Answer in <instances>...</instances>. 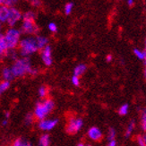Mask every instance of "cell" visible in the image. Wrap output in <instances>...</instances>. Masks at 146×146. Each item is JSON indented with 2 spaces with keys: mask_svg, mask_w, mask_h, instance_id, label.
I'll return each instance as SVG.
<instances>
[{
  "mask_svg": "<svg viewBox=\"0 0 146 146\" xmlns=\"http://www.w3.org/2000/svg\"><path fill=\"white\" fill-rule=\"evenodd\" d=\"M54 108H55V103L52 100L49 99L43 100L42 101H39L36 104L33 115L37 119H39L40 121V120H43L47 117L48 114L54 110Z\"/></svg>",
  "mask_w": 146,
  "mask_h": 146,
  "instance_id": "6da1fadb",
  "label": "cell"
},
{
  "mask_svg": "<svg viewBox=\"0 0 146 146\" xmlns=\"http://www.w3.org/2000/svg\"><path fill=\"white\" fill-rule=\"evenodd\" d=\"M11 69L14 73L15 77H21V76H23L27 74H30L33 66H31L30 59L28 58H22L15 61Z\"/></svg>",
  "mask_w": 146,
  "mask_h": 146,
  "instance_id": "7a4b0ae2",
  "label": "cell"
},
{
  "mask_svg": "<svg viewBox=\"0 0 146 146\" xmlns=\"http://www.w3.org/2000/svg\"><path fill=\"white\" fill-rule=\"evenodd\" d=\"M19 48H20V53L23 56V58H28L30 55L39 50L36 42V38L27 37L21 40L20 43H19Z\"/></svg>",
  "mask_w": 146,
  "mask_h": 146,
  "instance_id": "3957f363",
  "label": "cell"
},
{
  "mask_svg": "<svg viewBox=\"0 0 146 146\" xmlns=\"http://www.w3.org/2000/svg\"><path fill=\"white\" fill-rule=\"evenodd\" d=\"M5 42L7 44L8 49H15L20 43L21 31L15 28H10L4 34Z\"/></svg>",
  "mask_w": 146,
  "mask_h": 146,
  "instance_id": "277c9868",
  "label": "cell"
},
{
  "mask_svg": "<svg viewBox=\"0 0 146 146\" xmlns=\"http://www.w3.org/2000/svg\"><path fill=\"white\" fill-rule=\"evenodd\" d=\"M82 125H84V120H82V118L71 117L68 118V121L66 126V131L69 135H75L81 130Z\"/></svg>",
  "mask_w": 146,
  "mask_h": 146,
  "instance_id": "5b68a950",
  "label": "cell"
},
{
  "mask_svg": "<svg viewBox=\"0 0 146 146\" xmlns=\"http://www.w3.org/2000/svg\"><path fill=\"white\" fill-rule=\"evenodd\" d=\"M23 19V15L21 14V12L15 7H10L9 8V15L7 19V23L9 26L14 27L15 25Z\"/></svg>",
  "mask_w": 146,
  "mask_h": 146,
  "instance_id": "8992f818",
  "label": "cell"
},
{
  "mask_svg": "<svg viewBox=\"0 0 146 146\" xmlns=\"http://www.w3.org/2000/svg\"><path fill=\"white\" fill-rule=\"evenodd\" d=\"M21 31L26 34H37L39 31V27L34 21H23Z\"/></svg>",
  "mask_w": 146,
  "mask_h": 146,
  "instance_id": "52a82bcc",
  "label": "cell"
},
{
  "mask_svg": "<svg viewBox=\"0 0 146 146\" xmlns=\"http://www.w3.org/2000/svg\"><path fill=\"white\" fill-rule=\"evenodd\" d=\"M58 124V118H53V119L45 118L43 120H40L39 122V128L42 131H50L53 128H55Z\"/></svg>",
  "mask_w": 146,
  "mask_h": 146,
  "instance_id": "ba28073f",
  "label": "cell"
},
{
  "mask_svg": "<svg viewBox=\"0 0 146 146\" xmlns=\"http://www.w3.org/2000/svg\"><path fill=\"white\" fill-rule=\"evenodd\" d=\"M41 60L43 62V64L46 66H50L53 63L52 59V50L50 46H46L43 49H41Z\"/></svg>",
  "mask_w": 146,
  "mask_h": 146,
  "instance_id": "9c48e42d",
  "label": "cell"
},
{
  "mask_svg": "<svg viewBox=\"0 0 146 146\" xmlns=\"http://www.w3.org/2000/svg\"><path fill=\"white\" fill-rule=\"evenodd\" d=\"M88 137L91 139L92 141L94 142H99L102 138V132L100 131V128H98L97 126H92V127L88 130Z\"/></svg>",
  "mask_w": 146,
  "mask_h": 146,
  "instance_id": "30bf717a",
  "label": "cell"
},
{
  "mask_svg": "<svg viewBox=\"0 0 146 146\" xmlns=\"http://www.w3.org/2000/svg\"><path fill=\"white\" fill-rule=\"evenodd\" d=\"M9 15V7L5 5L0 6V23H7Z\"/></svg>",
  "mask_w": 146,
  "mask_h": 146,
  "instance_id": "8fae6325",
  "label": "cell"
},
{
  "mask_svg": "<svg viewBox=\"0 0 146 146\" xmlns=\"http://www.w3.org/2000/svg\"><path fill=\"white\" fill-rule=\"evenodd\" d=\"M36 38V42H37V46L39 49H43L46 46H48V40L46 37L44 36H37Z\"/></svg>",
  "mask_w": 146,
  "mask_h": 146,
  "instance_id": "7c38bea8",
  "label": "cell"
},
{
  "mask_svg": "<svg viewBox=\"0 0 146 146\" xmlns=\"http://www.w3.org/2000/svg\"><path fill=\"white\" fill-rule=\"evenodd\" d=\"M3 78H4V81H8V82H11L12 80H14L15 77L14 75V73H13L12 69L11 68H5L3 70Z\"/></svg>",
  "mask_w": 146,
  "mask_h": 146,
  "instance_id": "4fadbf2b",
  "label": "cell"
},
{
  "mask_svg": "<svg viewBox=\"0 0 146 146\" xmlns=\"http://www.w3.org/2000/svg\"><path fill=\"white\" fill-rule=\"evenodd\" d=\"M7 51H8L7 44H6V42H5L4 35L1 34L0 35V56L6 55Z\"/></svg>",
  "mask_w": 146,
  "mask_h": 146,
  "instance_id": "5bb4252c",
  "label": "cell"
},
{
  "mask_svg": "<svg viewBox=\"0 0 146 146\" xmlns=\"http://www.w3.org/2000/svg\"><path fill=\"white\" fill-rule=\"evenodd\" d=\"M86 69H87V66L84 64L77 65L74 69V75H76V76H78V77H80V76H82L85 73Z\"/></svg>",
  "mask_w": 146,
  "mask_h": 146,
  "instance_id": "9a60e30c",
  "label": "cell"
},
{
  "mask_svg": "<svg viewBox=\"0 0 146 146\" xmlns=\"http://www.w3.org/2000/svg\"><path fill=\"white\" fill-rule=\"evenodd\" d=\"M49 144H50V137H49V135H47V134L42 135L39 139L38 146H49Z\"/></svg>",
  "mask_w": 146,
  "mask_h": 146,
  "instance_id": "2e32d148",
  "label": "cell"
},
{
  "mask_svg": "<svg viewBox=\"0 0 146 146\" xmlns=\"http://www.w3.org/2000/svg\"><path fill=\"white\" fill-rule=\"evenodd\" d=\"M36 15L33 11H28L23 15V21H34L35 22Z\"/></svg>",
  "mask_w": 146,
  "mask_h": 146,
  "instance_id": "e0dca14e",
  "label": "cell"
},
{
  "mask_svg": "<svg viewBox=\"0 0 146 146\" xmlns=\"http://www.w3.org/2000/svg\"><path fill=\"white\" fill-rule=\"evenodd\" d=\"M12 146H33V144H31L30 142L24 140V139L18 138L14 143H13Z\"/></svg>",
  "mask_w": 146,
  "mask_h": 146,
  "instance_id": "ac0fdd59",
  "label": "cell"
},
{
  "mask_svg": "<svg viewBox=\"0 0 146 146\" xmlns=\"http://www.w3.org/2000/svg\"><path fill=\"white\" fill-rule=\"evenodd\" d=\"M135 121H131L128 124V125L126 126V129H125V136L126 138H128V137L131 136L133 131H134V129H135Z\"/></svg>",
  "mask_w": 146,
  "mask_h": 146,
  "instance_id": "d6986e66",
  "label": "cell"
},
{
  "mask_svg": "<svg viewBox=\"0 0 146 146\" xmlns=\"http://www.w3.org/2000/svg\"><path fill=\"white\" fill-rule=\"evenodd\" d=\"M134 54L135 55V56L138 59L144 61L145 56H146V51H143V50H140V49H138V48H135L134 49Z\"/></svg>",
  "mask_w": 146,
  "mask_h": 146,
  "instance_id": "ffe728a7",
  "label": "cell"
},
{
  "mask_svg": "<svg viewBox=\"0 0 146 146\" xmlns=\"http://www.w3.org/2000/svg\"><path fill=\"white\" fill-rule=\"evenodd\" d=\"M128 111H129V105L128 104H123L122 106H120V108L118 109V114L120 116L127 115Z\"/></svg>",
  "mask_w": 146,
  "mask_h": 146,
  "instance_id": "44dd1931",
  "label": "cell"
},
{
  "mask_svg": "<svg viewBox=\"0 0 146 146\" xmlns=\"http://www.w3.org/2000/svg\"><path fill=\"white\" fill-rule=\"evenodd\" d=\"M141 128L143 132H146V110H143L141 113Z\"/></svg>",
  "mask_w": 146,
  "mask_h": 146,
  "instance_id": "7402d4cb",
  "label": "cell"
},
{
  "mask_svg": "<svg viewBox=\"0 0 146 146\" xmlns=\"http://www.w3.org/2000/svg\"><path fill=\"white\" fill-rule=\"evenodd\" d=\"M48 90L46 86H40L39 88V91H38V93H39V96L42 99H44L45 97H47L48 95Z\"/></svg>",
  "mask_w": 146,
  "mask_h": 146,
  "instance_id": "603a6c76",
  "label": "cell"
},
{
  "mask_svg": "<svg viewBox=\"0 0 146 146\" xmlns=\"http://www.w3.org/2000/svg\"><path fill=\"white\" fill-rule=\"evenodd\" d=\"M116 135H117L116 130L114 129L113 127H110V128H109V131H108V135H107L108 140H109V141H111V140H115Z\"/></svg>",
  "mask_w": 146,
  "mask_h": 146,
  "instance_id": "cb8c5ba5",
  "label": "cell"
},
{
  "mask_svg": "<svg viewBox=\"0 0 146 146\" xmlns=\"http://www.w3.org/2000/svg\"><path fill=\"white\" fill-rule=\"evenodd\" d=\"M136 142L138 146H146V135H138L136 137Z\"/></svg>",
  "mask_w": 146,
  "mask_h": 146,
  "instance_id": "d4e9b609",
  "label": "cell"
},
{
  "mask_svg": "<svg viewBox=\"0 0 146 146\" xmlns=\"http://www.w3.org/2000/svg\"><path fill=\"white\" fill-rule=\"evenodd\" d=\"M10 87V82L8 81H3L1 84H0V92H4L6 90H8Z\"/></svg>",
  "mask_w": 146,
  "mask_h": 146,
  "instance_id": "484cf974",
  "label": "cell"
},
{
  "mask_svg": "<svg viewBox=\"0 0 146 146\" xmlns=\"http://www.w3.org/2000/svg\"><path fill=\"white\" fill-rule=\"evenodd\" d=\"M34 115L33 114H31V113H29L28 115L26 116V117H25V124L26 125H31V124H33V120H34Z\"/></svg>",
  "mask_w": 146,
  "mask_h": 146,
  "instance_id": "4316f807",
  "label": "cell"
},
{
  "mask_svg": "<svg viewBox=\"0 0 146 146\" xmlns=\"http://www.w3.org/2000/svg\"><path fill=\"white\" fill-rule=\"evenodd\" d=\"M73 3H67L65 6V14L66 15H70L71 14V12H72V9H73Z\"/></svg>",
  "mask_w": 146,
  "mask_h": 146,
  "instance_id": "83f0119b",
  "label": "cell"
},
{
  "mask_svg": "<svg viewBox=\"0 0 146 146\" xmlns=\"http://www.w3.org/2000/svg\"><path fill=\"white\" fill-rule=\"evenodd\" d=\"M16 2V0H3V5L7 6V7H14V4Z\"/></svg>",
  "mask_w": 146,
  "mask_h": 146,
  "instance_id": "f1b7e54d",
  "label": "cell"
},
{
  "mask_svg": "<svg viewBox=\"0 0 146 146\" xmlns=\"http://www.w3.org/2000/svg\"><path fill=\"white\" fill-rule=\"evenodd\" d=\"M48 28L51 33H56L58 31V26H56L55 23H49L48 25Z\"/></svg>",
  "mask_w": 146,
  "mask_h": 146,
  "instance_id": "f546056e",
  "label": "cell"
},
{
  "mask_svg": "<svg viewBox=\"0 0 146 146\" xmlns=\"http://www.w3.org/2000/svg\"><path fill=\"white\" fill-rule=\"evenodd\" d=\"M72 84L76 86V87H78L80 85V77H78V76H76V75H73L72 76Z\"/></svg>",
  "mask_w": 146,
  "mask_h": 146,
  "instance_id": "4dcf8cb0",
  "label": "cell"
},
{
  "mask_svg": "<svg viewBox=\"0 0 146 146\" xmlns=\"http://www.w3.org/2000/svg\"><path fill=\"white\" fill-rule=\"evenodd\" d=\"M107 146H117V141H116V140L109 141V143H108Z\"/></svg>",
  "mask_w": 146,
  "mask_h": 146,
  "instance_id": "1f68e13d",
  "label": "cell"
},
{
  "mask_svg": "<svg viewBox=\"0 0 146 146\" xmlns=\"http://www.w3.org/2000/svg\"><path fill=\"white\" fill-rule=\"evenodd\" d=\"M106 60H107L108 62H110V61L112 60V56H111V55H108V56H107V58H106Z\"/></svg>",
  "mask_w": 146,
  "mask_h": 146,
  "instance_id": "d6a6232c",
  "label": "cell"
},
{
  "mask_svg": "<svg viewBox=\"0 0 146 146\" xmlns=\"http://www.w3.org/2000/svg\"><path fill=\"white\" fill-rule=\"evenodd\" d=\"M127 4L129 6H133L134 5V0H127Z\"/></svg>",
  "mask_w": 146,
  "mask_h": 146,
  "instance_id": "836d02e7",
  "label": "cell"
},
{
  "mask_svg": "<svg viewBox=\"0 0 146 146\" xmlns=\"http://www.w3.org/2000/svg\"><path fill=\"white\" fill-rule=\"evenodd\" d=\"M7 124H8V119L5 118V119L3 120V121H2V125H6Z\"/></svg>",
  "mask_w": 146,
  "mask_h": 146,
  "instance_id": "e575fe53",
  "label": "cell"
},
{
  "mask_svg": "<svg viewBox=\"0 0 146 146\" xmlns=\"http://www.w3.org/2000/svg\"><path fill=\"white\" fill-rule=\"evenodd\" d=\"M9 116H10L9 112H5V118L8 119V118H9Z\"/></svg>",
  "mask_w": 146,
  "mask_h": 146,
  "instance_id": "d590c367",
  "label": "cell"
},
{
  "mask_svg": "<svg viewBox=\"0 0 146 146\" xmlns=\"http://www.w3.org/2000/svg\"><path fill=\"white\" fill-rule=\"evenodd\" d=\"M143 74H144V78L146 79V68L144 69V71H143Z\"/></svg>",
  "mask_w": 146,
  "mask_h": 146,
  "instance_id": "8d00e7d4",
  "label": "cell"
},
{
  "mask_svg": "<svg viewBox=\"0 0 146 146\" xmlns=\"http://www.w3.org/2000/svg\"><path fill=\"white\" fill-rule=\"evenodd\" d=\"M3 5V0H0V6Z\"/></svg>",
  "mask_w": 146,
  "mask_h": 146,
  "instance_id": "74e56055",
  "label": "cell"
},
{
  "mask_svg": "<svg viewBox=\"0 0 146 146\" xmlns=\"http://www.w3.org/2000/svg\"><path fill=\"white\" fill-rule=\"evenodd\" d=\"M0 35H1V23H0Z\"/></svg>",
  "mask_w": 146,
  "mask_h": 146,
  "instance_id": "f35d334b",
  "label": "cell"
},
{
  "mask_svg": "<svg viewBox=\"0 0 146 146\" xmlns=\"http://www.w3.org/2000/svg\"><path fill=\"white\" fill-rule=\"evenodd\" d=\"M144 63H145V65H146V56H145V59H144Z\"/></svg>",
  "mask_w": 146,
  "mask_h": 146,
  "instance_id": "ab89813d",
  "label": "cell"
},
{
  "mask_svg": "<svg viewBox=\"0 0 146 146\" xmlns=\"http://www.w3.org/2000/svg\"><path fill=\"white\" fill-rule=\"evenodd\" d=\"M145 51H146V40H145Z\"/></svg>",
  "mask_w": 146,
  "mask_h": 146,
  "instance_id": "60d3db41",
  "label": "cell"
},
{
  "mask_svg": "<svg viewBox=\"0 0 146 146\" xmlns=\"http://www.w3.org/2000/svg\"><path fill=\"white\" fill-rule=\"evenodd\" d=\"M86 146H92V145H91V144H87Z\"/></svg>",
  "mask_w": 146,
  "mask_h": 146,
  "instance_id": "b9f144b4",
  "label": "cell"
},
{
  "mask_svg": "<svg viewBox=\"0 0 146 146\" xmlns=\"http://www.w3.org/2000/svg\"><path fill=\"white\" fill-rule=\"evenodd\" d=\"M30 1H31V2H33V1H34V0H30Z\"/></svg>",
  "mask_w": 146,
  "mask_h": 146,
  "instance_id": "7bdbcfd3",
  "label": "cell"
},
{
  "mask_svg": "<svg viewBox=\"0 0 146 146\" xmlns=\"http://www.w3.org/2000/svg\"><path fill=\"white\" fill-rule=\"evenodd\" d=\"M0 95H1V92H0Z\"/></svg>",
  "mask_w": 146,
  "mask_h": 146,
  "instance_id": "ee69618b",
  "label": "cell"
}]
</instances>
